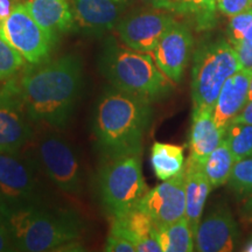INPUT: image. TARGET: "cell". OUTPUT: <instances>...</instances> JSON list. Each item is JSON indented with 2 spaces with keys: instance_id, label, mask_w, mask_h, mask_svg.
Here are the masks:
<instances>
[{
  "instance_id": "obj_7",
  "label": "cell",
  "mask_w": 252,
  "mask_h": 252,
  "mask_svg": "<svg viewBox=\"0 0 252 252\" xmlns=\"http://www.w3.org/2000/svg\"><path fill=\"white\" fill-rule=\"evenodd\" d=\"M36 162L50 181L62 191L80 194L84 174L76 151L62 135L42 133L35 143Z\"/></svg>"
},
{
  "instance_id": "obj_18",
  "label": "cell",
  "mask_w": 252,
  "mask_h": 252,
  "mask_svg": "<svg viewBox=\"0 0 252 252\" xmlns=\"http://www.w3.org/2000/svg\"><path fill=\"white\" fill-rule=\"evenodd\" d=\"M223 139L224 133L217 127L213 109H193L188 137L189 156L203 163Z\"/></svg>"
},
{
  "instance_id": "obj_14",
  "label": "cell",
  "mask_w": 252,
  "mask_h": 252,
  "mask_svg": "<svg viewBox=\"0 0 252 252\" xmlns=\"http://www.w3.org/2000/svg\"><path fill=\"white\" fill-rule=\"evenodd\" d=\"M239 238V230L234 215L226 206H220L200 222L194 236L195 251H234Z\"/></svg>"
},
{
  "instance_id": "obj_25",
  "label": "cell",
  "mask_w": 252,
  "mask_h": 252,
  "mask_svg": "<svg viewBox=\"0 0 252 252\" xmlns=\"http://www.w3.org/2000/svg\"><path fill=\"white\" fill-rule=\"evenodd\" d=\"M235 162L236 160L228 144L223 139L220 146L214 150L203 162L204 173L209 179L213 188H219L228 184Z\"/></svg>"
},
{
  "instance_id": "obj_6",
  "label": "cell",
  "mask_w": 252,
  "mask_h": 252,
  "mask_svg": "<svg viewBox=\"0 0 252 252\" xmlns=\"http://www.w3.org/2000/svg\"><path fill=\"white\" fill-rule=\"evenodd\" d=\"M98 190L102 204L112 216L137 206L149 190L141 171L140 154L108 158L98 174Z\"/></svg>"
},
{
  "instance_id": "obj_23",
  "label": "cell",
  "mask_w": 252,
  "mask_h": 252,
  "mask_svg": "<svg viewBox=\"0 0 252 252\" xmlns=\"http://www.w3.org/2000/svg\"><path fill=\"white\" fill-rule=\"evenodd\" d=\"M157 237L162 252L195 251L194 232L186 217L171 224L157 226Z\"/></svg>"
},
{
  "instance_id": "obj_36",
  "label": "cell",
  "mask_w": 252,
  "mask_h": 252,
  "mask_svg": "<svg viewBox=\"0 0 252 252\" xmlns=\"http://www.w3.org/2000/svg\"><path fill=\"white\" fill-rule=\"evenodd\" d=\"M252 100V76L250 81V87H249V93H248V102Z\"/></svg>"
},
{
  "instance_id": "obj_20",
  "label": "cell",
  "mask_w": 252,
  "mask_h": 252,
  "mask_svg": "<svg viewBox=\"0 0 252 252\" xmlns=\"http://www.w3.org/2000/svg\"><path fill=\"white\" fill-rule=\"evenodd\" d=\"M110 234L117 235L134 244L135 249L157 237V225L144 210L137 206L113 216Z\"/></svg>"
},
{
  "instance_id": "obj_9",
  "label": "cell",
  "mask_w": 252,
  "mask_h": 252,
  "mask_svg": "<svg viewBox=\"0 0 252 252\" xmlns=\"http://www.w3.org/2000/svg\"><path fill=\"white\" fill-rule=\"evenodd\" d=\"M40 196V184L33 161L20 156L19 151H0V200L8 212L41 204Z\"/></svg>"
},
{
  "instance_id": "obj_15",
  "label": "cell",
  "mask_w": 252,
  "mask_h": 252,
  "mask_svg": "<svg viewBox=\"0 0 252 252\" xmlns=\"http://www.w3.org/2000/svg\"><path fill=\"white\" fill-rule=\"evenodd\" d=\"M126 5L118 0H72L75 25L90 35H100L117 26Z\"/></svg>"
},
{
  "instance_id": "obj_31",
  "label": "cell",
  "mask_w": 252,
  "mask_h": 252,
  "mask_svg": "<svg viewBox=\"0 0 252 252\" xmlns=\"http://www.w3.org/2000/svg\"><path fill=\"white\" fill-rule=\"evenodd\" d=\"M14 245L12 241L11 232H9L7 222L5 217L0 215V252L13 251Z\"/></svg>"
},
{
  "instance_id": "obj_34",
  "label": "cell",
  "mask_w": 252,
  "mask_h": 252,
  "mask_svg": "<svg viewBox=\"0 0 252 252\" xmlns=\"http://www.w3.org/2000/svg\"><path fill=\"white\" fill-rule=\"evenodd\" d=\"M8 213V209L7 208H6V206L4 203H2V201L0 200V215H2V216H6V214Z\"/></svg>"
},
{
  "instance_id": "obj_24",
  "label": "cell",
  "mask_w": 252,
  "mask_h": 252,
  "mask_svg": "<svg viewBox=\"0 0 252 252\" xmlns=\"http://www.w3.org/2000/svg\"><path fill=\"white\" fill-rule=\"evenodd\" d=\"M171 12L193 19L198 31L210 30L217 21L216 0H172Z\"/></svg>"
},
{
  "instance_id": "obj_30",
  "label": "cell",
  "mask_w": 252,
  "mask_h": 252,
  "mask_svg": "<svg viewBox=\"0 0 252 252\" xmlns=\"http://www.w3.org/2000/svg\"><path fill=\"white\" fill-rule=\"evenodd\" d=\"M104 250L109 252H135L137 249H135L134 244L127 239L110 234L108 239H106Z\"/></svg>"
},
{
  "instance_id": "obj_17",
  "label": "cell",
  "mask_w": 252,
  "mask_h": 252,
  "mask_svg": "<svg viewBox=\"0 0 252 252\" xmlns=\"http://www.w3.org/2000/svg\"><path fill=\"white\" fill-rule=\"evenodd\" d=\"M213 186L203 169V163L189 156L185 165L186 219L188 220L194 236L202 220L204 206Z\"/></svg>"
},
{
  "instance_id": "obj_13",
  "label": "cell",
  "mask_w": 252,
  "mask_h": 252,
  "mask_svg": "<svg viewBox=\"0 0 252 252\" xmlns=\"http://www.w3.org/2000/svg\"><path fill=\"white\" fill-rule=\"evenodd\" d=\"M193 46L194 39L188 26L175 23L159 41L152 56L160 70L169 80L180 83L190 60Z\"/></svg>"
},
{
  "instance_id": "obj_22",
  "label": "cell",
  "mask_w": 252,
  "mask_h": 252,
  "mask_svg": "<svg viewBox=\"0 0 252 252\" xmlns=\"http://www.w3.org/2000/svg\"><path fill=\"white\" fill-rule=\"evenodd\" d=\"M151 165L160 181L180 174L186 165L184 146L156 141L151 149Z\"/></svg>"
},
{
  "instance_id": "obj_39",
  "label": "cell",
  "mask_w": 252,
  "mask_h": 252,
  "mask_svg": "<svg viewBox=\"0 0 252 252\" xmlns=\"http://www.w3.org/2000/svg\"><path fill=\"white\" fill-rule=\"evenodd\" d=\"M251 8H252V0H251Z\"/></svg>"
},
{
  "instance_id": "obj_8",
  "label": "cell",
  "mask_w": 252,
  "mask_h": 252,
  "mask_svg": "<svg viewBox=\"0 0 252 252\" xmlns=\"http://www.w3.org/2000/svg\"><path fill=\"white\" fill-rule=\"evenodd\" d=\"M0 36L32 65L48 61L56 41L34 20L23 4H15L11 14L0 21Z\"/></svg>"
},
{
  "instance_id": "obj_26",
  "label": "cell",
  "mask_w": 252,
  "mask_h": 252,
  "mask_svg": "<svg viewBox=\"0 0 252 252\" xmlns=\"http://www.w3.org/2000/svg\"><path fill=\"white\" fill-rule=\"evenodd\" d=\"M224 140L228 144L236 161L252 156V124L234 123L229 125L224 134Z\"/></svg>"
},
{
  "instance_id": "obj_1",
  "label": "cell",
  "mask_w": 252,
  "mask_h": 252,
  "mask_svg": "<svg viewBox=\"0 0 252 252\" xmlns=\"http://www.w3.org/2000/svg\"><path fill=\"white\" fill-rule=\"evenodd\" d=\"M83 83V63L74 54L27 70L19 82V89L32 123L64 127L74 115Z\"/></svg>"
},
{
  "instance_id": "obj_33",
  "label": "cell",
  "mask_w": 252,
  "mask_h": 252,
  "mask_svg": "<svg viewBox=\"0 0 252 252\" xmlns=\"http://www.w3.org/2000/svg\"><path fill=\"white\" fill-rule=\"evenodd\" d=\"M145 5H149L152 8L163 9V11H172V0H139Z\"/></svg>"
},
{
  "instance_id": "obj_12",
  "label": "cell",
  "mask_w": 252,
  "mask_h": 252,
  "mask_svg": "<svg viewBox=\"0 0 252 252\" xmlns=\"http://www.w3.org/2000/svg\"><path fill=\"white\" fill-rule=\"evenodd\" d=\"M137 207L144 210L157 226L171 224L186 217L185 171L147 190Z\"/></svg>"
},
{
  "instance_id": "obj_27",
  "label": "cell",
  "mask_w": 252,
  "mask_h": 252,
  "mask_svg": "<svg viewBox=\"0 0 252 252\" xmlns=\"http://www.w3.org/2000/svg\"><path fill=\"white\" fill-rule=\"evenodd\" d=\"M228 186L238 201L252 198V156L235 162Z\"/></svg>"
},
{
  "instance_id": "obj_5",
  "label": "cell",
  "mask_w": 252,
  "mask_h": 252,
  "mask_svg": "<svg viewBox=\"0 0 252 252\" xmlns=\"http://www.w3.org/2000/svg\"><path fill=\"white\" fill-rule=\"evenodd\" d=\"M242 69L235 49L226 39L208 41L193 56L191 99L193 109H213L229 77Z\"/></svg>"
},
{
  "instance_id": "obj_37",
  "label": "cell",
  "mask_w": 252,
  "mask_h": 252,
  "mask_svg": "<svg viewBox=\"0 0 252 252\" xmlns=\"http://www.w3.org/2000/svg\"><path fill=\"white\" fill-rule=\"evenodd\" d=\"M248 208H249V209H250V210H252V198H250V200H249Z\"/></svg>"
},
{
  "instance_id": "obj_35",
  "label": "cell",
  "mask_w": 252,
  "mask_h": 252,
  "mask_svg": "<svg viewBox=\"0 0 252 252\" xmlns=\"http://www.w3.org/2000/svg\"><path fill=\"white\" fill-rule=\"evenodd\" d=\"M243 251H247V252H252V237L249 239V242L247 244H245V247L243 249Z\"/></svg>"
},
{
  "instance_id": "obj_32",
  "label": "cell",
  "mask_w": 252,
  "mask_h": 252,
  "mask_svg": "<svg viewBox=\"0 0 252 252\" xmlns=\"http://www.w3.org/2000/svg\"><path fill=\"white\" fill-rule=\"evenodd\" d=\"M234 123H247V124H252V100L247 103V105L244 106L243 110L238 113V116L236 117Z\"/></svg>"
},
{
  "instance_id": "obj_3",
  "label": "cell",
  "mask_w": 252,
  "mask_h": 252,
  "mask_svg": "<svg viewBox=\"0 0 252 252\" xmlns=\"http://www.w3.org/2000/svg\"><path fill=\"white\" fill-rule=\"evenodd\" d=\"M98 70L112 87L151 103L168 98L174 90V82L160 70L150 53L138 52L113 40L103 47Z\"/></svg>"
},
{
  "instance_id": "obj_38",
  "label": "cell",
  "mask_w": 252,
  "mask_h": 252,
  "mask_svg": "<svg viewBox=\"0 0 252 252\" xmlns=\"http://www.w3.org/2000/svg\"><path fill=\"white\" fill-rule=\"evenodd\" d=\"M118 1H125V2H127L128 0H118Z\"/></svg>"
},
{
  "instance_id": "obj_21",
  "label": "cell",
  "mask_w": 252,
  "mask_h": 252,
  "mask_svg": "<svg viewBox=\"0 0 252 252\" xmlns=\"http://www.w3.org/2000/svg\"><path fill=\"white\" fill-rule=\"evenodd\" d=\"M226 40L235 49L241 67L252 70V9L230 18Z\"/></svg>"
},
{
  "instance_id": "obj_11",
  "label": "cell",
  "mask_w": 252,
  "mask_h": 252,
  "mask_svg": "<svg viewBox=\"0 0 252 252\" xmlns=\"http://www.w3.org/2000/svg\"><path fill=\"white\" fill-rule=\"evenodd\" d=\"M19 84L9 81L0 89V151H20L33 138Z\"/></svg>"
},
{
  "instance_id": "obj_16",
  "label": "cell",
  "mask_w": 252,
  "mask_h": 252,
  "mask_svg": "<svg viewBox=\"0 0 252 252\" xmlns=\"http://www.w3.org/2000/svg\"><path fill=\"white\" fill-rule=\"evenodd\" d=\"M251 76L252 70L239 69L235 75L226 80L220 91L213 108V116L217 127L224 134L229 125L247 105Z\"/></svg>"
},
{
  "instance_id": "obj_19",
  "label": "cell",
  "mask_w": 252,
  "mask_h": 252,
  "mask_svg": "<svg viewBox=\"0 0 252 252\" xmlns=\"http://www.w3.org/2000/svg\"><path fill=\"white\" fill-rule=\"evenodd\" d=\"M24 5L34 20L55 41L75 26L68 0H25Z\"/></svg>"
},
{
  "instance_id": "obj_2",
  "label": "cell",
  "mask_w": 252,
  "mask_h": 252,
  "mask_svg": "<svg viewBox=\"0 0 252 252\" xmlns=\"http://www.w3.org/2000/svg\"><path fill=\"white\" fill-rule=\"evenodd\" d=\"M153 118L152 103L115 87L100 94L93 113V133L106 158L141 154Z\"/></svg>"
},
{
  "instance_id": "obj_10",
  "label": "cell",
  "mask_w": 252,
  "mask_h": 252,
  "mask_svg": "<svg viewBox=\"0 0 252 252\" xmlns=\"http://www.w3.org/2000/svg\"><path fill=\"white\" fill-rule=\"evenodd\" d=\"M176 23L168 11H135L125 15L117 24L122 42L143 53H152L167 31Z\"/></svg>"
},
{
  "instance_id": "obj_29",
  "label": "cell",
  "mask_w": 252,
  "mask_h": 252,
  "mask_svg": "<svg viewBox=\"0 0 252 252\" xmlns=\"http://www.w3.org/2000/svg\"><path fill=\"white\" fill-rule=\"evenodd\" d=\"M217 9L222 14L231 18L251 8V0H216Z\"/></svg>"
},
{
  "instance_id": "obj_28",
  "label": "cell",
  "mask_w": 252,
  "mask_h": 252,
  "mask_svg": "<svg viewBox=\"0 0 252 252\" xmlns=\"http://www.w3.org/2000/svg\"><path fill=\"white\" fill-rule=\"evenodd\" d=\"M25 65V59L0 36V81L12 77Z\"/></svg>"
},
{
  "instance_id": "obj_4",
  "label": "cell",
  "mask_w": 252,
  "mask_h": 252,
  "mask_svg": "<svg viewBox=\"0 0 252 252\" xmlns=\"http://www.w3.org/2000/svg\"><path fill=\"white\" fill-rule=\"evenodd\" d=\"M5 220L17 251L58 250L74 243L82 231L81 220L74 214L52 212L41 204L9 210Z\"/></svg>"
},
{
  "instance_id": "obj_40",
  "label": "cell",
  "mask_w": 252,
  "mask_h": 252,
  "mask_svg": "<svg viewBox=\"0 0 252 252\" xmlns=\"http://www.w3.org/2000/svg\"><path fill=\"white\" fill-rule=\"evenodd\" d=\"M0 21H1V20H0Z\"/></svg>"
}]
</instances>
